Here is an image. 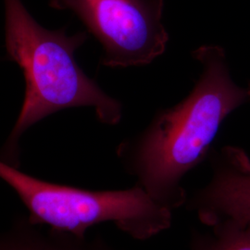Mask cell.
Masks as SVG:
<instances>
[{
    "label": "cell",
    "mask_w": 250,
    "mask_h": 250,
    "mask_svg": "<svg viewBox=\"0 0 250 250\" xmlns=\"http://www.w3.org/2000/svg\"><path fill=\"white\" fill-rule=\"evenodd\" d=\"M193 57L201 73L188 97L161 109L117 151L135 185L170 210L185 205L183 178L203 161L226 117L250 100L232 80L224 48L202 45Z\"/></svg>",
    "instance_id": "6da1fadb"
},
{
    "label": "cell",
    "mask_w": 250,
    "mask_h": 250,
    "mask_svg": "<svg viewBox=\"0 0 250 250\" xmlns=\"http://www.w3.org/2000/svg\"><path fill=\"white\" fill-rule=\"evenodd\" d=\"M3 1L6 51L9 60L23 72L26 89L0 160L18 168L22 134L45 117L65 108L94 107L102 124H119L122 104L107 96L75 61V51L87 40V34L68 36L65 28L47 30L31 16L21 0Z\"/></svg>",
    "instance_id": "7a4b0ae2"
},
{
    "label": "cell",
    "mask_w": 250,
    "mask_h": 250,
    "mask_svg": "<svg viewBox=\"0 0 250 250\" xmlns=\"http://www.w3.org/2000/svg\"><path fill=\"white\" fill-rule=\"evenodd\" d=\"M0 179L17 194L33 223L81 237L95 225L113 223L144 240L171 224L172 210L155 202L137 185L123 190L68 187L31 176L1 160Z\"/></svg>",
    "instance_id": "3957f363"
},
{
    "label": "cell",
    "mask_w": 250,
    "mask_h": 250,
    "mask_svg": "<svg viewBox=\"0 0 250 250\" xmlns=\"http://www.w3.org/2000/svg\"><path fill=\"white\" fill-rule=\"evenodd\" d=\"M49 6L80 19L102 45L107 67L143 66L166 50L163 0H49Z\"/></svg>",
    "instance_id": "277c9868"
},
{
    "label": "cell",
    "mask_w": 250,
    "mask_h": 250,
    "mask_svg": "<svg viewBox=\"0 0 250 250\" xmlns=\"http://www.w3.org/2000/svg\"><path fill=\"white\" fill-rule=\"evenodd\" d=\"M188 207L210 227L224 220L250 221V160L238 147L226 146L213 155L212 177L189 198Z\"/></svg>",
    "instance_id": "5b68a950"
},
{
    "label": "cell",
    "mask_w": 250,
    "mask_h": 250,
    "mask_svg": "<svg viewBox=\"0 0 250 250\" xmlns=\"http://www.w3.org/2000/svg\"><path fill=\"white\" fill-rule=\"evenodd\" d=\"M0 250H117L99 237L87 239L57 231L21 216L0 232Z\"/></svg>",
    "instance_id": "8992f818"
},
{
    "label": "cell",
    "mask_w": 250,
    "mask_h": 250,
    "mask_svg": "<svg viewBox=\"0 0 250 250\" xmlns=\"http://www.w3.org/2000/svg\"><path fill=\"white\" fill-rule=\"evenodd\" d=\"M209 228L210 232L193 233L191 250H250V221L238 224L224 220Z\"/></svg>",
    "instance_id": "52a82bcc"
},
{
    "label": "cell",
    "mask_w": 250,
    "mask_h": 250,
    "mask_svg": "<svg viewBox=\"0 0 250 250\" xmlns=\"http://www.w3.org/2000/svg\"><path fill=\"white\" fill-rule=\"evenodd\" d=\"M247 90H248V94H249V97H250V83H249V85H248V87H247Z\"/></svg>",
    "instance_id": "ba28073f"
}]
</instances>
